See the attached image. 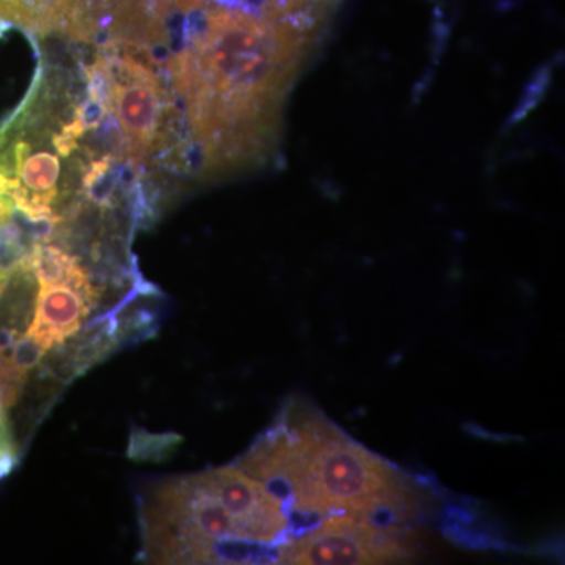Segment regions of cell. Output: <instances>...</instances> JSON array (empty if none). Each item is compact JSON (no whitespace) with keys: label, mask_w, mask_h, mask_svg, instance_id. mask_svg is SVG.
Wrapping results in <instances>:
<instances>
[{"label":"cell","mask_w":565,"mask_h":565,"mask_svg":"<svg viewBox=\"0 0 565 565\" xmlns=\"http://www.w3.org/2000/svg\"><path fill=\"white\" fill-rule=\"evenodd\" d=\"M315 35L247 11L204 7L166 63L170 99L188 125L196 162L228 172L269 152L286 93Z\"/></svg>","instance_id":"cell-1"},{"label":"cell","mask_w":565,"mask_h":565,"mask_svg":"<svg viewBox=\"0 0 565 565\" xmlns=\"http://www.w3.org/2000/svg\"><path fill=\"white\" fill-rule=\"evenodd\" d=\"M95 310L88 297L66 282L40 285L35 316L28 334L47 351L81 332L82 323Z\"/></svg>","instance_id":"cell-7"},{"label":"cell","mask_w":565,"mask_h":565,"mask_svg":"<svg viewBox=\"0 0 565 565\" xmlns=\"http://www.w3.org/2000/svg\"><path fill=\"white\" fill-rule=\"evenodd\" d=\"M117 0H0V28L98 41Z\"/></svg>","instance_id":"cell-6"},{"label":"cell","mask_w":565,"mask_h":565,"mask_svg":"<svg viewBox=\"0 0 565 565\" xmlns=\"http://www.w3.org/2000/svg\"><path fill=\"white\" fill-rule=\"evenodd\" d=\"M237 467L281 501L292 537L340 516L390 525L414 509V490L392 463L299 401L285 407Z\"/></svg>","instance_id":"cell-2"},{"label":"cell","mask_w":565,"mask_h":565,"mask_svg":"<svg viewBox=\"0 0 565 565\" xmlns=\"http://www.w3.org/2000/svg\"><path fill=\"white\" fill-rule=\"evenodd\" d=\"M18 463L17 444L7 422L6 411L0 408V479L9 476Z\"/></svg>","instance_id":"cell-9"},{"label":"cell","mask_w":565,"mask_h":565,"mask_svg":"<svg viewBox=\"0 0 565 565\" xmlns=\"http://www.w3.org/2000/svg\"><path fill=\"white\" fill-rule=\"evenodd\" d=\"M145 555L156 563L256 564L277 556L253 544L203 473L166 482L143 509Z\"/></svg>","instance_id":"cell-3"},{"label":"cell","mask_w":565,"mask_h":565,"mask_svg":"<svg viewBox=\"0 0 565 565\" xmlns=\"http://www.w3.org/2000/svg\"><path fill=\"white\" fill-rule=\"evenodd\" d=\"M95 66L103 77L107 110L120 129L121 156L136 167L150 161L167 140L172 99L154 66L140 54L102 44Z\"/></svg>","instance_id":"cell-4"},{"label":"cell","mask_w":565,"mask_h":565,"mask_svg":"<svg viewBox=\"0 0 565 565\" xmlns=\"http://www.w3.org/2000/svg\"><path fill=\"white\" fill-rule=\"evenodd\" d=\"M407 556L408 544L399 527L340 516L323 520L294 535L282 546L278 563L384 564Z\"/></svg>","instance_id":"cell-5"},{"label":"cell","mask_w":565,"mask_h":565,"mask_svg":"<svg viewBox=\"0 0 565 565\" xmlns=\"http://www.w3.org/2000/svg\"><path fill=\"white\" fill-rule=\"evenodd\" d=\"M181 437L177 434H151L134 427L129 438V459L139 462H163L177 451Z\"/></svg>","instance_id":"cell-8"}]
</instances>
